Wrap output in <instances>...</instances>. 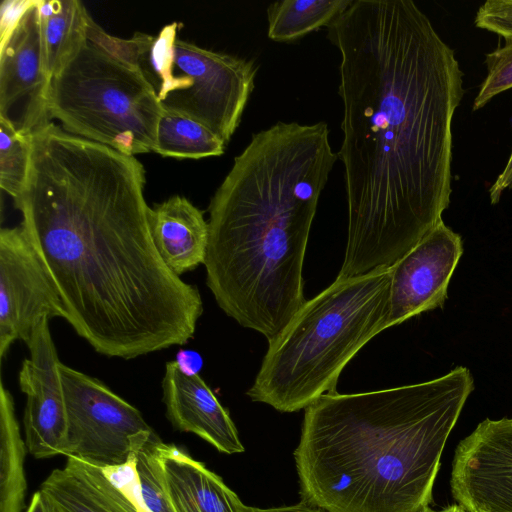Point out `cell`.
Listing matches in <instances>:
<instances>
[{"mask_svg": "<svg viewBox=\"0 0 512 512\" xmlns=\"http://www.w3.org/2000/svg\"><path fill=\"white\" fill-rule=\"evenodd\" d=\"M166 416L175 429L190 432L226 454L244 451L228 411L202 377L177 361L165 365L162 380Z\"/></svg>", "mask_w": 512, "mask_h": 512, "instance_id": "14", "label": "cell"}, {"mask_svg": "<svg viewBox=\"0 0 512 512\" xmlns=\"http://www.w3.org/2000/svg\"><path fill=\"white\" fill-rule=\"evenodd\" d=\"M26 512H62L56 503L41 489L34 493Z\"/></svg>", "mask_w": 512, "mask_h": 512, "instance_id": "28", "label": "cell"}, {"mask_svg": "<svg viewBox=\"0 0 512 512\" xmlns=\"http://www.w3.org/2000/svg\"><path fill=\"white\" fill-rule=\"evenodd\" d=\"M44 67L52 79L87 43L90 15L78 0H38Z\"/></svg>", "mask_w": 512, "mask_h": 512, "instance_id": "18", "label": "cell"}, {"mask_svg": "<svg viewBox=\"0 0 512 512\" xmlns=\"http://www.w3.org/2000/svg\"><path fill=\"white\" fill-rule=\"evenodd\" d=\"M162 111L137 67L89 40L51 79L50 119L68 133L129 156L153 151Z\"/></svg>", "mask_w": 512, "mask_h": 512, "instance_id": "6", "label": "cell"}, {"mask_svg": "<svg viewBox=\"0 0 512 512\" xmlns=\"http://www.w3.org/2000/svg\"><path fill=\"white\" fill-rule=\"evenodd\" d=\"M161 439L153 433L137 451L135 480L144 512H176L168 494L159 458Z\"/></svg>", "mask_w": 512, "mask_h": 512, "instance_id": "22", "label": "cell"}, {"mask_svg": "<svg viewBox=\"0 0 512 512\" xmlns=\"http://www.w3.org/2000/svg\"><path fill=\"white\" fill-rule=\"evenodd\" d=\"M67 411L64 456L102 469L130 463L153 429L140 411L100 380L61 362Z\"/></svg>", "mask_w": 512, "mask_h": 512, "instance_id": "8", "label": "cell"}, {"mask_svg": "<svg viewBox=\"0 0 512 512\" xmlns=\"http://www.w3.org/2000/svg\"><path fill=\"white\" fill-rule=\"evenodd\" d=\"M475 26L512 38V0H487L477 10Z\"/></svg>", "mask_w": 512, "mask_h": 512, "instance_id": "25", "label": "cell"}, {"mask_svg": "<svg viewBox=\"0 0 512 512\" xmlns=\"http://www.w3.org/2000/svg\"><path fill=\"white\" fill-rule=\"evenodd\" d=\"M462 252L460 236L441 221L390 267L388 328L443 305Z\"/></svg>", "mask_w": 512, "mask_h": 512, "instance_id": "13", "label": "cell"}, {"mask_svg": "<svg viewBox=\"0 0 512 512\" xmlns=\"http://www.w3.org/2000/svg\"><path fill=\"white\" fill-rule=\"evenodd\" d=\"M62 512H143L109 473L75 457L42 482Z\"/></svg>", "mask_w": 512, "mask_h": 512, "instance_id": "17", "label": "cell"}, {"mask_svg": "<svg viewBox=\"0 0 512 512\" xmlns=\"http://www.w3.org/2000/svg\"><path fill=\"white\" fill-rule=\"evenodd\" d=\"M29 357L19 371V386L26 394L23 423L29 453L37 458L63 455L67 437V411L49 319L43 318L26 342Z\"/></svg>", "mask_w": 512, "mask_h": 512, "instance_id": "12", "label": "cell"}, {"mask_svg": "<svg viewBox=\"0 0 512 512\" xmlns=\"http://www.w3.org/2000/svg\"><path fill=\"white\" fill-rule=\"evenodd\" d=\"M485 57L487 69L480 89L473 102V110H479L500 93L512 88V38Z\"/></svg>", "mask_w": 512, "mask_h": 512, "instance_id": "24", "label": "cell"}, {"mask_svg": "<svg viewBox=\"0 0 512 512\" xmlns=\"http://www.w3.org/2000/svg\"><path fill=\"white\" fill-rule=\"evenodd\" d=\"M390 267L336 277L306 300L268 349L247 395L280 412L306 409L336 392L341 372L388 328Z\"/></svg>", "mask_w": 512, "mask_h": 512, "instance_id": "5", "label": "cell"}, {"mask_svg": "<svg viewBox=\"0 0 512 512\" xmlns=\"http://www.w3.org/2000/svg\"><path fill=\"white\" fill-rule=\"evenodd\" d=\"M149 224L160 256L178 276L204 264L208 221L187 198L175 195L150 207Z\"/></svg>", "mask_w": 512, "mask_h": 512, "instance_id": "16", "label": "cell"}, {"mask_svg": "<svg viewBox=\"0 0 512 512\" xmlns=\"http://www.w3.org/2000/svg\"><path fill=\"white\" fill-rule=\"evenodd\" d=\"M67 319L62 298L21 225L0 230V357L43 319Z\"/></svg>", "mask_w": 512, "mask_h": 512, "instance_id": "9", "label": "cell"}, {"mask_svg": "<svg viewBox=\"0 0 512 512\" xmlns=\"http://www.w3.org/2000/svg\"><path fill=\"white\" fill-rule=\"evenodd\" d=\"M336 160L325 122L280 121L252 136L210 201L206 284L268 342L306 301L309 233Z\"/></svg>", "mask_w": 512, "mask_h": 512, "instance_id": "3", "label": "cell"}, {"mask_svg": "<svg viewBox=\"0 0 512 512\" xmlns=\"http://www.w3.org/2000/svg\"><path fill=\"white\" fill-rule=\"evenodd\" d=\"M509 188H512V152L503 171L489 189L491 203H498L503 192Z\"/></svg>", "mask_w": 512, "mask_h": 512, "instance_id": "27", "label": "cell"}, {"mask_svg": "<svg viewBox=\"0 0 512 512\" xmlns=\"http://www.w3.org/2000/svg\"><path fill=\"white\" fill-rule=\"evenodd\" d=\"M353 0H282L267 8L268 37L277 42L294 41L328 26Z\"/></svg>", "mask_w": 512, "mask_h": 512, "instance_id": "20", "label": "cell"}, {"mask_svg": "<svg viewBox=\"0 0 512 512\" xmlns=\"http://www.w3.org/2000/svg\"><path fill=\"white\" fill-rule=\"evenodd\" d=\"M144 185L134 156L50 122L31 135L26 183L14 199L66 321L107 357L129 360L184 345L203 313L197 287L155 246Z\"/></svg>", "mask_w": 512, "mask_h": 512, "instance_id": "2", "label": "cell"}, {"mask_svg": "<svg viewBox=\"0 0 512 512\" xmlns=\"http://www.w3.org/2000/svg\"><path fill=\"white\" fill-rule=\"evenodd\" d=\"M37 4L38 0L0 43V118L24 136L51 122V78L44 67Z\"/></svg>", "mask_w": 512, "mask_h": 512, "instance_id": "11", "label": "cell"}, {"mask_svg": "<svg viewBox=\"0 0 512 512\" xmlns=\"http://www.w3.org/2000/svg\"><path fill=\"white\" fill-rule=\"evenodd\" d=\"M159 458L176 512L250 511L217 474L178 447L161 441Z\"/></svg>", "mask_w": 512, "mask_h": 512, "instance_id": "15", "label": "cell"}, {"mask_svg": "<svg viewBox=\"0 0 512 512\" xmlns=\"http://www.w3.org/2000/svg\"><path fill=\"white\" fill-rule=\"evenodd\" d=\"M472 390L457 367L423 383L321 396L305 409L294 451L302 501L325 512H426Z\"/></svg>", "mask_w": 512, "mask_h": 512, "instance_id": "4", "label": "cell"}, {"mask_svg": "<svg viewBox=\"0 0 512 512\" xmlns=\"http://www.w3.org/2000/svg\"><path fill=\"white\" fill-rule=\"evenodd\" d=\"M180 26L166 25L157 36L136 32L127 40L126 61L141 71L163 110L194 119L226 144L254 89L257 67L179 39Z\"/></svg>", "mask_w": 512, "mask_h": 512, "instance_id": "7", "label": "cell"}, {"mask_svg": "<svg viewBox=\"0 0 512 512\" xmlns=\"http://www.w3.org/2000/svg\"><path fill=\"white\" fill-rule=\"evenodd\" d=\"M36 0H4L0 8V43L17 27L26 11Z\"/></svg>", "mask_w": 512, "mask_h": 512, "instance_id": "26", "label": "cell"}, {"mask_svg": "<svg viewBox=\"0 0 512 512\" xmlns=\"http://www.w3.org/2000/svg\"><path fill=\"white\" fill-rule=\"evenodd\" d=\"M249 512H325L324 510L301 501L294 505L281 506L274 508H254L250 507Z\"/></svg>", "mask_w": 512, "mask_h": 512, "instance_id": "29", "label": "cell"}, {"mask_svg": "<svg viewBox=\"0 0 512 512\" xmlns=\"http://www.w3.org/2000/svg\"><path fill=\"white\" fill-rule=\"evenodd\" d=\"M450 486L466 512H512V419H485L458 444Z\"/></svg>", "mask_w": 512, "mask_h": 512, "instance_id": "10", "label": "cell"}, {"mask_svg": "<svg viewBox=\"0 0 512 512\" xmlns=\"http://www.w3.org/2000/svg\"><path fill=\"white\" fill-rule=\"evenodd\" d=\"M30 156L31 136L19 134L0 118V186L13 199L25 186Z\"/></svg>", "mask_w": 512, "mask_h": 512, "instance_id": "23", "label": "cell"}, {"mask_svg": "<svg viewBox=\"0 0 512 512\" xmlns=\"http://www.w3.org/2000/svg\"><path fill=\"white\" fill-rule=\"evenodd\" d=\"M22 439L11 392L0 383V512H22L27 490Z\"/></svg>", "mask_w": 512, "mask_h": 512, "instance_id": "19", "label": "cell"}, {"mask_svg": "<svg viewBox=\"0 0 512 512\" xmlns=\"http://www.w3.org/2000/svg\"><path fill=\"white\" fill-rule=\"evenodd\" d=\"M225 143L194 119L163 110L153 152L162 156L200 159L222 155Z\"/></svg>", "mask_w": 512, "mask_h": 512, "instance_id": "21", "label": "cell"}, {"mask_svg": "<svg viewBox=\"0 0 512 512\" xmlns=\"http://www.w3.org/2000/svg\"><path fill=\"white\" fill-rule=\"evenodd\" d=\"M327 36L341 56L345 278L391 267L442 221L465 91L454 50L411 0L353 1Z\"/></svg>", "mask_w": 512, "mask_h": 512, "instance_id": "1", "label": "cell"}, {"mask_svg": "<svg viewBox=\"0 0 512 512\" xmlns=\"http://www.w3.org/2000/svg\"><path fill=\"white\" fill-rule=\"evenodd\" d=\"M426 512H466L464 511L458 504L449 506L439 511H434L432 509H428Z\"/></svg>", "mask_w": 512, "mask_h": 512, "instance_id": "30", "label": "cell"}]
</instances>
